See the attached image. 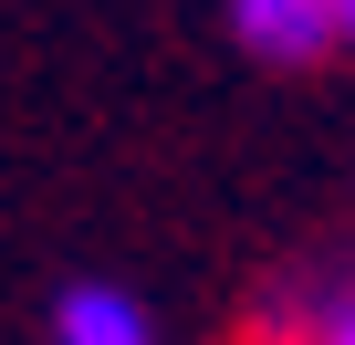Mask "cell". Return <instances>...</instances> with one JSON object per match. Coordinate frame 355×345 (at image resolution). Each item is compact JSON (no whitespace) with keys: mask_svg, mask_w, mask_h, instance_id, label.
Masks as SVG:
<instances>
[{"mask_svg":"<svg viewBox=\"0 0 355 345\" xmlns=\"http://www.w3.org/2000/svg\"><path fill=\"white\" fill-rule=\"evenodd\" d=\"M293 345H355V293L345 283H313L303 314H293Z\"/></svg>","mask_w":355,"mask_h":345,"instance_id":"cell-3","label":"cell"},{"mask_svg":"<svg viewBox=\"0 0 355 345\" xmlns=\"http://www.w3.org/2000/svg\"><path fill=\"white\" fill-rule=\"evenodd\" d=\"M53 345H157V314L125 283H73L53 303Z\"/></svg>","mask_w":355,"mask_h":345,"instance_id":"cell-2","label":"cell"},{"mask_svg":"<svg viewBox=\"0 0 355 345\" xmlns=\"http://www.w3.org/2000/svg\"><path fill=\"white\" fill-rule=\"evenodd\" d=\"M230 42L272 74H313L355 42V0H230Z\"/></svg>","mask_w":355,"mask_h":345,"instance_id":"cell-1","label":"cell"}]
</instances>
